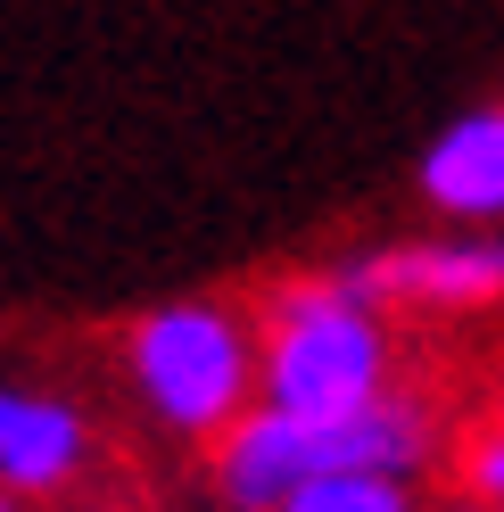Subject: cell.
I'll list each match as a JSON object with an SVG mask.
<instances>
[{
    "label": "cell",
    "mask_w": 504,
    "mask_h": 512,
    "mask_svg": "<svg viewBox=\"0 0 504 512\" xmlns=\"http://www.w3.org/2000/svg\"><path fill=\"white\" fill-rule=\"evenodd\" d=\"M430 512H496V504H471V496H447V504H430Z\"/></svg>",
    "instance_id": "9"
},
{
    "label": "cell",
    "mask_w": 504,
    "mask_h": 512,
    "mask_svg": "<svg viewBox=\"0 0 504 512\" xmlns=\"http://www.w3.org/2000/svg\"><path fill=\"white\" fill-rule=\"evenodd\" d=\"M91 463V422L67 397H34L0 380V488H17L25 504L75 488Z\"/></svg>",
    "instance_id": "6"
},
{
    "label": "cell",
    "mask_w": 504,
    "mask_h": 512,
    "mask_svg": "<svg viewBox=\"0 0 504 512\" xmlns=\"http://www.w3.org/2000/svg\"><path fill=\"white\" fill-rule=\"evenodd\" d=\"M281 512H430V504H422V479H397V471H331V479H306Z\"/></svg>",
    "instance_id": "7"
},
{
    "label": "cell",
    "mask_w": 504,
    "mask_h": 512,
    "mask_svg": "<svg viewBox=\"0 0 504 512\" xmlns=\"http://www.w3.org/2000/svg\"><path fill=\"white\" fill-rule=\"evenodd\" d=\"M124 380L157 430L215 446L257 405V323L224 298H166L124 331Z\"/></svg>",
    "instance_id": "3"
},
{
    "label": "cell",
    "mask_w": 504,
    "mask_h": 512,
    "mask_svg": "<svg viewBox=\"0 0 504 512\" xmlns=\"http://www.w3.org/2000/svg\"><path fill=\"white\" fill-rule=\"evenodd\" d=\"M455 488L471 504H496L504 512V413H496V422H471L455 438Z\"/></svg>",
    "instance_id": "8"
},
{
    "label": "cell",
    "mask_w": 504,
    "mask_h": 512,
    "mask_svg": "<svg viewBox=\"0 0 504 512\" xmlns=\"http://www.w3.org/2000/svg\"><path fill=\"white\" fill-rule=\"evenodd\" d=\"M447 455V430H438V405L414 389H389L356 413H281V405H248L240 422L207 446V488L224 512H281L306 479L331 471H397L422 479Z\"/></svg>",
    "instance_id": "1"
},
{
    "label": "cell",
    "mask_w": 504,
    "mask_h": 512,
    "mask_svg": "<svg viewBox=\"0 0 504 512\" xmlns=\"http://www.w3.org/2000/svg\"><path fill=\"white\" fill-rule=\"evenodd\" d=\"M414 190H422L430 215L496 232L504 223V100H480L455 124H438L422 166H414Z\"/></svg>",
    "instance_id": "5"
},
{
    "label": "cell",
    "mask_w": 504,
    "mask_h": 512,
    "mask_svg": "<svg viewBox=\"0 0 504 512\" xmlns=\"http://www.w3.org/2000/svg\"><path fill=\"white\" fill-rule=\"evenodd\" d=\"M356 298L372 306H422V314H480L504 306V223L496 232H430V240H389V248H364L339 265Z\"/></svg>",
    "instance_id": "4"
},
{
    "label": "cell",
    "mask_w": 504,
    "mask_h": 512,
    "mask_svg": "<svg viewBox=\"0 0 504 512\" xmlns=\"http://www.w3.org/2000/svg\"><path fill=\"white\" fill-rule=\"evenodd\" d=\"M389 389H397L389 306L356 298L339 281V265L281 281L265 298V314H257V405L331 422V413H356Z\"/></svg>",
    "instance_id": "2"
},
{
    "label": "cell",
    "mask_w": 504,
    "mask_h": 512,
    "mask_svg": "<svg viewBox=\"0 0 504 512\" xmlns=\"http://www.w3.org/2000/svg\"><path fill=\"white\" fill-rule=\"evenodd\" d=\"M0 512H25V496H17V488H0Z\"/></svg>",
    "instance_id": "10"
}]
</instances>
